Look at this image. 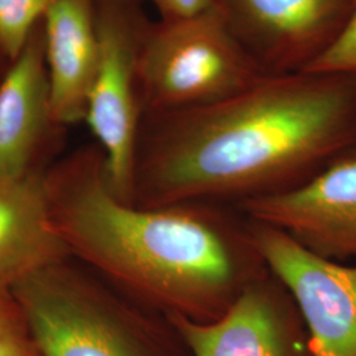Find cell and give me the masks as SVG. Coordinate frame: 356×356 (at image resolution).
Returning <instances> with one entry per match:
<instances>
[{
  "mask_svg": "<svg viewBox=\"0 0 356 356\" xmlns=\"http://www.w3.org/2000/svg\"><path fill=\"white\" fill-rule=\"evenodd\" d=\"M356 148V76L268 74L201 107L143 114L132 204L241 206L292 191Z\"/></svg>",
  "mask_w": 356,
  "mask_h": 356,
  "instance_id": "1",
  "label": "cell"
},
{
  "mask_svg": "<svg viewBox=\"0 0 356 356\" xmlns=\"http://www.w3.org/2000/svg\"><path fill=\"white\" fill-rule=\"evenodd\" d=\"M47 188L72 256L166 316L214 321L269 272L238 207L127 204L108 185L102 149L47 173Z\"/></svg>",
  "mask_w": 356,
  "mask_h": 356,
  "instance_id": "2",
  "label": "cell"
},
{
  "mask_svg": "<svg viewBox=\"0 0 356 356\" xmlns=\"http://www.w3.org/2000/svg\"><path fill=\"white\" fill-rule=\"evenodd\" d=\"M40 356H191L172 319L69 256L11 289Z\"/></svg>",
  "mask_w": 356,
  "mask_h": 356,
  "instance_id": "3",
  "label": "cell"
},
{
  "mask_svg": "<svg viewBox=\"0 0 356 356\" xmlns=\"http://www.w3.org/2000/svg\"><path fill=\"white\" fill-rule=\"evenodd\" d=\"M268 76L218 8L144 33L138 58L143 114L219 102Z\"/></svg>",
  "mask_w": 356,
  "mask_h": 356,
  "instance_id": "4",
  "label": "cell"
},
{
  "mask_svg": "<svg viewBox=\"0 0 356 356\" xmlns=\"http://www.w3.org/2000/svg\"><path fill=\"white\" fill-rule=\"evenodd\" d=\"M123 0H103L97 13L99 61L90 89L85 120L104 154L108 185L132 204L134 175L140 134L138 58L141 40Z\"/></svg>",
  "mask_w": 356,
  "mask_h": 356,
  "instance_id": "5",
  "label": "cell"
},
{
  "mask_svg": "<svg viewBox=\"0 0 356 356\" xmlns=\"http://www.w3.org/2000/svg\"><path fill=\"white\" fill-rule=\"evenodd\" d=\"M250 225L268 269L301 314L310 356H356V266L313 254L280 229Z\"/></svg>",
  "mask_w": 356,
  "mask_h": 356,
  "instance_id": "6",
  "label": "cell"
},
{
  "mask_svg": "<svg viewBox=\"0 0 356 356\" xmlns=\"http://www.w3.org/2000/svg\"><path fill=\"white\" fill-rule=\"evenodd\" d=\"M234 36L267 74L309 70L342 35L356 0H216Z\"/></svg>",
  "mask_w": 356,
  "mask_h": 356,
  "instance_id": "7",
  "label": "cell"
},
{
  "mask_svg": "<svg viewBox=\"0 0 356 356\" xmlns=\"http://www.w3.org/2000/svg\"><path fill=\"white\" fill-rule=\"evenodd\" d=\"M238 209L321 257L356 260V148L298 188Z\"/></svg>",
  "mask_w": 356,
  "mask_h": 356,
  "instance_id": "8",
  "label": "cell"
},
{
  "mask_svg": "<svg viewBox=\"0 0 356 356\" xmlns=\"http://www.w3.org/2000/svg\"><path fill=\"white\" fill-rule=\"evenodd\" d=\"M168 317L191 356H310L301 314L270 270L219 318L197 322L177 314Z\"/></svg>",
  "mask_w": 356,
  "mask_h": 356,
  "instance_id": "9",
  "label": "cell"
},
{
  "mask_svg": "<svg viewBox=\"0 0 356 356\" xmlns=\"http://www.w3.org/2000/svg\"><path fill=\"white\" fill-rule=\"evenodd\" d=\"M44 20L51 120L76 123L85 119L99 61L97 15L91 0H54Z\"/></svg>",
  "mask_w": 356,
  "mask_h": 356,
  "instance_id": "10",
  "label": "cell"
},
{
  "mask_svg": "<svg viewBox=\"0 0 356 356\" xmlns=\"http://www.w3.org/2000/svg\"><path fill=\"white\" fill-rule=\"evenodd\" d=\"M72 256L51 222L47 173L0 181V288Z\"/></svg>",
  "mask_w": 356,
  "mask_h": 356,
  "instance_id": "11",
  "label": "cell"
},
{
  "mask_svg": "<svg viewBox=\"0 0 356 356\" xmlns=\"http://www.w3.org/2000/svg\"><path fill=\"white\" fill-rule=\"evenodd\" d=\"M49 114L44 35L35 31L0 83V181L38 170L32 165Z\"/></svg>",
  "mask_w": 356,
  "mask_h": 356,
  "instance_id": "12",
  "label": "cell"
},
{
  "mask_svg": "<svg viewBox=\"0 0 356 356\" xmlns=\"http://www.w3.org/2000/svg\"><path fill=\"white\" fill-rule=\"evenodd\" d=\"M54 0H0V49L16 60Z\"/></svg>",
  "mask_w": 356,
  "mask_h": 356,
  "instance_id": "13",
  "label": "cell"
},
{
  "mask_svg": "<svg viewBox=\"0 0 356 356\" xmlns=\"http://www.w3.org/2000/svg\"><path fill=\"white\" fill-rule=\"evenodd\" d=\"M0 356H40L22 307L0 288Z\"/></svg>",
  "mask_w": 356,
  "mask_h": 356,
  "instance_id": "14",
  "label": "cell"
},
{
  "mask_svg": "<svg viewBox=\"0 0 356 356\" xmlns=\"http://www.w3.org/2000/svg\"><path fill=\"white\" fill-rule=\"evenodd\" d=\"M306 72H330L356 76V6L337 42Z\"/></svg>",
  "mask_w": 356,
  "mask_h": 356,
  "instance_id": "15",
  "label": "cell"
},
{
  "mask_svg": "<svg viewBox=\"0 0 356 356\" xmlns=\"http://www.w3.org/2000/svg\"><path fill=\"white\" fill-rule=\"evenodd\" d=\"M163 23H173L195 17L216 7V0H151Z\"/></svg>",
  "mask_w": 356,
  "mask_h": 356,
  "instance_id": "16",
  "label": "cell"
},
{
  "mask_svg": "<svg viewBox=\"0 0 356 356\" xmlns=\"http://www.w3.org/2000/svg\"><path fill=\"white\" fill-rule=\"evenodd\" d=\"M123 1H131V0H123Z\"/></svg>",
  "mask_w": 356,
  "mask_h": 356,
  "instance_id": "17",
  "label": "cell"
}]
</instances>
